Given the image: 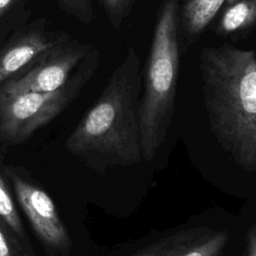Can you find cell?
Returning a JSON list of instances; mask_svg holds the SVG:
<instances>
[{
	"label": "cell",
	"mask_w": 256,
	"mask_h": 256,
	"mask_svg": "<svg viewBox=\"0 0 256 256\" xmlns=\"http://www.w3.org/2000/svg\"><path fill=\"white\" fill-rule=\"evenodd\" d=\"M199 61L212 134L238 166L256 171V51L204 47Z\"/></svg>",
	"instance_id": "obj_1"
},
{
	"label": "cell",
	"mask_w": 256,
	"mask_h": 256,
	"mask_svg": "<svg viewBox=\"0 0 256 256\" xmlns=\"http://www.w3.org/2000/svg\"><path fill=\"white\" fill-rule=\"evenodd\" d=\"M140 58L130 47L102 93L65 141L71 154L93 169L132 166L142 159L139 129Z\"/></svg>",
	"instance_id": "obj_2"
},
{
	"label": "cell",
	"mask_w": 256,
	"mask_h": 256,
	"mask_svg": "<svg viewBox=\"0 0 256 256\" xmlns=\"http://www.w3.org/2000/svg\"><path fill=\"white\" fill-rule=\"evenodd\" d=\"M179 2L164 0L155 23L139 105L142 156L152 161L165 141L176 99L179 75Z\"/></svg>",
	"instance_id": "obj_3"
},
{
	"label": "cell",
	"mask_w": 256,
	"mask_h": 256,
	"mask_svg": "<svg viewBox=\"0 0 256 256\" xmlns=\"http://www.w3.org/2000/svg\"><path fill=\"white\" fill-rule=\"evenodd\" d=\"M99 62V50L94 47L61 88L51 92L0 94V142L22 144L59 116L81 93Z\"/></svg>",
	"instance_id": "obj_4"
},
{
	"label": "cell",
	"mask_w": 256,
	"mask_h": 256,
	"mask_svg": "<svg viewBox=\"0 0 256 256\" xmlns=\"http://www.w3.org/2000/svg\"><path fill=\"white\" fill-rule=\"evenodd\" d=\"M94 49L72 37L41 53L21 74L0 88V94L51 92L61 88Z\"/></svg>",
	"instance_id": "obj_5"
},
{
	"label": "cell",
	"mask_w": 256,
	"mask_h": 256,
	"mask_svg": "<svg viewBox=\"0 0 256 256\" xmlns=\"http://www.w3.org/2000/svg\"><path fill=\"white\" fill-rule=\"evenodd\" d=\"M5 174L39 241L49 252L68 255L72 241L51 196L41 186L19 173L15 167H6Z\"/></svg>",
	"instance_id": "obj_6"
},
{
	"label": "cell",
	"mask_w": 256,
	"mask_h": 256,
	"mask_svg": "<svg viewBox=\"0 0 256 256\" xmlns=\"http://www.w3.org/2000/svg\"><path fill=\"white\" fill-rule=\"evenodd\" d=\"M70 37L65 32L49 29L45 18L15 31L0 45V88L21 74L45 50Z\"/></svg>",
	"instance_id": "obj_7"
},
{
	"label": "cell",
	"mask_w": 256,
	"mask_h": 256,
	"mask_svg": "<svg viewBox=\"0 0 256 256\" xmlns=\"http://www.w3.org/2000/svg\"><path fill=\"white\" fill-rule=\"evenodd\" d=\"M160 256H223L229 242L226 231L196 227L162 238Z\"/></svg>",
	"instance_id": "obj_8"
},
{
	"label": "cell",
	"mask_w": 256,
	"mask_h": 256,
	"mask_svg": "<svg viewBox=\"0 0 256 256\" xmlns=\"http://www.w3.org/2000/svg\"><path fill=\"white\" fill-rule=\"evenodd\" d=\"M238 0H188L182 9V24L185 33L199 35L219 12L225 2L230 5Z\"/></svg>",
	"instance_id": "obj_9"
},
{
	"label": "cell",
	"mask_w": 256,
	"mask_h": 256,
	"mask_svg": "<svg viewBox=\"0 0 256 256\" xmlns=\"http://www.w3.org/2000/svg\"><path fill=\"white\" fill-rule=\"evenodd\" d=\"M32 0H0V45L27 24Z\"/></svg>",
	"instance_id": "obj_10"
},
{
	"label": "cell",
	"mask_w": 256,
	"mask_h": 256,
	"mask_svg": "<svg viewBox=\"0 0 256 256\" xmlns=\"http://www.w3.org/2000/svg\"><path fill=\"white\" fill-rule=\"evenodd\" d=\"M256 22V0H238L222 14L219 32L231 34L252 26Z\"/></svg>",
	"instance_id": "obj_11"
},
{
	"label": "cell",
	"mask_w": 256,
	"mask_h": 256,
	"mask_svg": "<svg viewBox=\"0 0 256 256\" xmlns=\"http://www.w3.org/2000/svg\"><path fill=\"white\" fill-rule=\"evenodd\" d=\"M0 222L9 230L16 240L24 242L26 232L23 227L20 215L18 213L16 203L10 193L7 182L0 173Z\"/></svg>",
	"instance_id": "obj_12"
},
{
	"label": "cell",
	"mask_w": 256,
	"mask_h": 256,
	"mask_svg": "<svg viewBox=\"0 0 256 256\" xmlns=\"http://www.w3.org/2000/svg\"><path fill=\"white\" fill-rule=\"evenodd\" d=\"M136 0H100L112 27L118 30L131 14Z\"/></svg>",
	"instance_id": "obj_13"
},
{
	"label": "cell",
	"mask_w": 256,
	"mask_h": 256,
	"mask_svg": "<svg viewBox=\"0 0 256 256\" xmlns=\"http://www.w3.org/2000/svg\"><path fill=\"white\" fill-rule=\"evenodd\" d=\"M94 0H57L62 11L84 24H89L94 18Z\"/></svg>",
	"instance_id": "obj_14"
},
{
	"label": "cell",
	"mask_w": 256,
	"mask_h": 256,
	"mask_svg": "<svg viewBox=\"0 0 256 256\" xmlns=\"http://www.w3.org/2000/svg\"><path fill=\"white\" fill-rule=\"evenodd\" d=\"M6 231L8 230L0 222V256H22Z\"/></svg>",
	"instance_id": "obj_15"
},
{
	"label": "cell",
	"mask_w": 256,
	"mask_h": 256,
	"mask_svg": "<svg viewBox=\"0 0 256 256\" xmlns=\"http://www.w3.org/2000/svg\"><path fill=\"white\" fill-rule=\"evenodd\" d=\"M163 245V239L154 242L150 245H146L137 251H135L133 254H130L129 256H160L161 255V249Z\"/></svg>",
	"instance_id": "obj_16"
},
{
	"label": "cell",
	"mask_w": 256,
	"mask_h": 256,
	"mask_svg": "<svg viewBox=\"0 0 256 256\" xmlns=\"http://www.w3.org/2000/svg\"><path fill=\"white\" fill-rule=\"evenodd\" d=\"M245 256H256V224L251 225L247 230Z\"/></svg>",
	"instance_id": "obj_17"
},
{
	"label": "cell",
	"mask_w": 256,
	"mask_h": 256,
	"mask_svg": "<svg viewBox=\"0 0 256 256\" xmlns=\"http://www.w3.org/2000/svg\"><path fill=\"white\" fill-rule=\"evenodd\" d=\"M186 1H188V0H185V2H186Z\"/></svg>",
	"instance_id": "obj_18"
}]
</instances>
